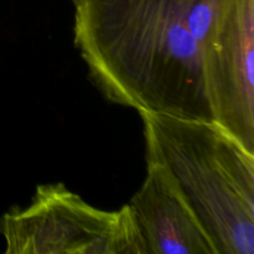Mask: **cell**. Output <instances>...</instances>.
Wrapping results in <instances>:
<instances>
[{
    "instance_id": "cell-4",
    "label": "cell",
    "mask_w": 254,
    "mask_h": 254,
    "mask_svg": "<svg viewBox=\"0 0 254 254\" xmlns=\"http://www.w3.org/2000/svg\"><path fill=\"white\" fill-rule=\"evenodd\" d=\"M212 121L254 153V0H188Z\"/></svg>"
},
{
    "instance_id": "cell-2",
    "label": "cell",
    "mask_w": 254,
    "mask_h": 254,
    "mask_svg": "<svg viewBox=\"0 0 254 254\" xmlns=\"http://www.w3.org/2000/svg\"><path fill=\"white\" fill-rule=\"evenodd\" d=\"M139 114L146 161L168 170L217 254H254V153L213 121Z\"/></svg>"
},
{
    "instance_id": "cell-3",
    "label": "cell",
    "mask_w": 254,
    "mask_h": 254,
    "mask_svg": "<svg viewBox=\"0 0 254 254\" xmlns=\"http://www.w3.org/2000/svg\"><path fill=\"white\" fill-rule=\"evenodd\" d=\"M6 254H148L130 206L104 211L62 184L36 188L0 221Z\"/></svg>"
},
{
    "instance_id": "cell-1",
    "label": "cell",
    "mask_w": 254,
    "mask_h": 254,
    "mask_svg": "<svg viewBox=\"0 0 254 254\" xmlns=\"http://www.w3.org/2000/svg\"><path fill=\"white\" fill-rule=\"evenodd\" d=\"M74 44L107 99L212 121L186 0H73Z\"/></svg>"
},
{
    "instance_id": "cell-5",
    "label": "cell",
    "mask_w": 254,
    "mask_h": 254,
    "mask_svg": "<svg viewBox=\"0 0 254 254\" xmlns=\"http://www.w3.org/2000/svg\"><path fill=\"white\" fill-rule=\"evenodd\" d=\"M130 206L148 254H217L195 213L163 165L146 161Z\"/></svg>"
}]
</instances>
